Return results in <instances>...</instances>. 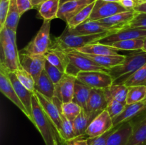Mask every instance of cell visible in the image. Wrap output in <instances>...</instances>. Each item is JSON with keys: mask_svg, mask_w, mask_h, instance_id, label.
Here are the masks:
<instances>
[{"mask_svg": "<svg viewBox=\"0 0 146 145\" xmlns=\"http://www.w3.org/2000/svg\"><path fill=\"white\" fill-rule=\"evenodd\" d=\"M146 64V52L140 50L125 55V60L121 64L108 70V72L113 80V84H125V81Z\"/></svg>", "mask_w": 146, "mask_h": 145, "instance_id": "cell-1", "label": "cell"}, {"mask_svg": "<svg viewBox=\"0 0 146 145\" xmlns=\"http://www.w3.org/2000/svg\"><path fill=\"white\" fill-rule=\"evenodd\" d=\"M112 33L114 32L101 33L92 35H77L71 33L66 26L64 32L51 43V46L50 48L61 51L75 50L93 43L98 42Z\"/></svg>", "mask_w": 146, "mask_h": 145, "instance_id": "cell-2", "label": "cell"}, {"mask_svg": "<svg viewBox=\"0 0 146 145\" xmlns=\"http://www.w3.org/2000/svg\"><path fill=\"white\" fill-rule=\"evenodd\" d=\"M54 49V48H53ZM58 52L61 56L64 67L65 73L73 75L76 78L77 75L80 72L91 71H105L108 70L100 66L97 63L87 58L81 53L78 52L75 50L71 51H61L54 49Z\"/></svg>", "mask_w": 146, "mask_h": 145, "instance_id": "cell-3", "label": "cell"}, {"mask_svg": "<svg viewBox=\"0 0 146 145\" xmlns=\"http://www.w3.org/2000/svg\"><path fill=\"white\" fill-rule=\"evenodd\" d=\"M16 33L6 26L0 30L1 64L13 72H15L21 66L19 53L17 50Z\"/></svg>", "mask_w": 146, "mask_h": 145, "instance_id": "cell-4", "label": "cell"}, {"mask_svg": "<svg viewBox=\"0 0 146 145\" xmlns=\"http://www.w3.org/2000/svg\"><path fill=\"white\" fill-rule=\"evenodd\" d=\"M31 105L33 123L42 136L46 145H54L55 139H58L62 142L55 127L40 105L35 94L31 98Z\"/></svg>", "mask_w": 146, "mask_h": 145, "instance_id": "cell-5", "label": "cell"}, {"mask_svg": "<svg viewBox=\"0 0 146 145\" xmlns=\"http://www.w3.org/2000/svg\"><path fill=\"white\" fill-rule=\"evenodd\" d=\"M51 21L44 20L36 35L24 47L21 52L32 55H44L50 48Z\"/></svg>", "mask_w": 146, "mask_h": 145, "instance_id": "cell-6", "label": "cell"}, {"mask_svg": "<svg viewBox=\"0 0 146 145\" xmlns=\"http://www.w3.org/2000/svg\"><path fill=\"white\" fill-rule=\"evenodd\" d=\"M76 79L91 88L106 89L111 86L113 82L112 77L108 71H91L80 72Z\"/></svg>", "mask_w": 146, "mask_h": 145, "instance_id": "cell-7", "label": "cell"}, {"mask_svg": "<svg viewBox=\"0 0 146 145\" xmlns=\"http://www.w3.org/2000/svg\"><path fill=\"white\" fill-rule=\"evenodd\" d=\"M126 11L130 10L125 8L120 2L96 0L92 13L87 21H98Z\"/></svg>", "mask_w": 146, "mask_h": 145, "instance_id": "cell-8", "label": "cell"}, {"mask_svg": "<svg viewBox=\"0 0 146 145\" xmlns=\"http://www.w3.org/2000/svg\"><path fill=\"white\" fill-rule=\"evenodd\" d=\"M20 64L24 69L29 72L36 83L44 70L46 59L44 55H32L27 53H19Z\"/></svg>", "mask_w": 146, "mask_h": 145, "instance_id": "cell-9", "label": "cell"}, {"mask_svg": "<svg viewBox=\"0 0 146 145\" xmlns=\"http://www.w3.org/2000/svg\"><path fill=\"white\" fill-rule=\"evenodd\" d=\"M0 67L4 68V70L5 71L6 73L8 75V78L9 79L10 82H11V85H13L16 92H17V95H18V97L19 98V99L21 100V102H22L23 105H24L26 109H27L28 113L29 114L30 120L33 122L31 98H32V96L34 95V92L30 91L29 90L27 89L25 86H24V85L20 82V81L18 80V78H17V75L14 73V72L8 70L4 65H2V64L0 65Z\"/></svg>", "mask_w": 146, "mask_h": 145, "instance_id": "cell-10", "label": "cell"}, {"mask_svg": "<svg viewBox=\"0 0 146 145\" xmlns=\"http://www.w3.org/2000/svg\"><path fill=\"white\" fill-rule=\"evenodd\" d=\"M113 127V119L106 109L100 113L90 123L86 132L87 138H94L101 136Z\"/></svg>", "mask_w": 146, "mask_h": 145, "instance_id": "cell-11", "label": "cell"}, {"mask_svg": "<svg viewBox=\"0 0 146 145\" xmlns=\"http://www.w3.org/2000/svg\"><path fill=\"white\" fill-rule=\"evenodd\" d=\"M146 38V29L137 28H125L109 34L98 42L109 45L117 41L132 39H144Z\"/></svg>", "mask_w": 146, "mask_h": 145, "instance_id": "cell-12", "label": "cell"}, {"mask_svg": "<svg viewBox=\"0 0 146 145\" xmlns=\"http://www.w3.org/2000/svg\"><path fill=\"white\" fill-rule=\"evenodd\" d=\"M107 105L108 103L104 90L92 88L85 112L94 119L103 111L106 109Z\"/></svg>", "mask_w": 146, "mask_h": 145, "instance_id": "cell-13", "label": "cell"}, {"mask_svg": "<svg viewBox=\"0 0 146 145\" xmlns=\"http://www.w3.org/2000/svg\"><path fill=\"white\" fill-rule=\"evenodd\" d=\"M0 90L4 96L11 101L30 119L29 114L28 113L27 109L17 95L5 71L1 67H0Z\"/></svg>", "mask_w": 146, "mask_h": 145, "instance_id": "cell-14", "label": "cell"}, {"mask_svg": "<svg viewBox=\"0 0 146 145\" xmlns=\"http://www.w3.org/2000/svg\"><path fill=\"white\" fill-rule=\"evenodd\" d=\"M76 80V77L65 73L61 80L55 85L54 96L63 103L72 102Z\"/></svg>", "mask_w": 146, "mask_h": 145, "instance_id": "cell-15", "label": "cell"}, {"mask_svg": "<svg viewBox=\"0 0 146 145\" xmlns=\"http://www.w3.org/2000/svg\"><path fill=\"white\" fill-rule=\"evenodd\" d=\"M34 94L36 96L40 105H41L44 110L45 111L46 115H48L49 119L52 122L53 125L55 127L58 134V136H59L61 131V127H62V119H61V113H60L58 107L54 104L53 100L47 98L46 97L43 95L38 91L35 90Z\"/></svg>", "mask_w": 146, "mask_h": 145, "instance_id": "cell-16", "label": "cell"}, {"mask_svg": "<svg viewBox=\"0 0 146 145\" xmlns=\"http://www.w3.org/2000/svg\"><path fill=\"white\" fill-rule=\"evenodd\" d=\"M131 121L133 132L126 145H144L146 142V111Z\"/></svg>", "mask_w": 146, "mask_h": 145, "instance_id": "cell-17", "label": "cell"}, {"mask_svg": "<svg viewBox=\"0 0 146 145\" xmlns=\"http://www.w3.org/2000/svg\"><path fill=\"white\" fill-rule=\"evenodd\" d=\"M136 11L133 10L123 11L113 15L107 18L98 20L101 24L106 26L107 28L113 30H119L126 28L130 22L133 20L136 14Z\"/></svg>", "mask_w": 146, "mask_h": 145, "instance_id": "cell-18", "label": "cell"}, {"mask_svg": "<svg viewBox=\"0 0 146 145\" xmlns=\"http://www.w3.org/2000/svg\"><path fill=\"white\" fill-rule=\"evenodd\" d=\"M96 1V0H74L64 3L60 5L58 18L67 23L84 7Z\"/></svg>", "mask_w": 146, "mask_h": 145, "instance_id": "cell-19", "label": "cell"}, {"mask_svg": "<svg viewBox=\"0 0 146 145\" xmlns=\"http://www.w3.org/2000/svg\"><path fill=\"white\" fill-rule=\"evenodd\" d=\"M132 132L133 123L131 119L118 125L109 136L106 145H126Z\"/></svg>", "mask_w": 146, "mask_h": 145, "instance_id": "cell-20", "label": "cell"}, {"mask_svg": "<svg viewBox=\"0 0 146 145\" xmlns=\"http://www.w3.org/2000/svg\"><path fill=\"white\" fill-rule=\"evenodd\" d=\"M146 111V102H138L125 105L124 110L118 117L113 119V127L118 126L123 122L131 120Z\"/></svg>", "mask_w": 146, "mask_h": 145, "instance_id": "cell-21", "label": "cell"}, {"mask_svg": "<svg viewBox=\"0 0 146 145\" xmlns=\"http://www.w3.org/2000/svg\"><path fill=\"white\" fill-rule=\"evenodd\" d=\"M69 30L71 33L77 35H92L101 33L118 31L107 28L98 21H86L76 28H69Z\"/></svg>", "mask_w": 146, "mask_h": 145, "instance_id": "cell-22", "label": "cell"}, {"mask_svg": "<svg viewBox=\"0 0 146 145\" xmlns=\"http://www.w3.org/2000/svg\"><path fill=\"white\" fill-rule=\"evenodd\" d=\"M75 51H78L81 53L94 55H111L120 54L119 50L113 48L108 45L102 44L99 42L93 43V44L84 45L81 48L75 49Z\"/></svg>", "mask_w": 146, "mask_h": 145, "instance_id": "cell-23", "label": "cell"}, {"mask_svg": "<svg viewBox=\"0 0 146 145\" xmlns=\"http://www.w3.org/2000/svg\"><path fill=\"white\" fill-rule=\"evenodd\" d=\"M83 54L89 59L92 60L94 62L99 65L100 66L107 70L121 64L125 58V55H122V54L111 55H89V54Z\"/></svg>", "mask_w": 146, "mask_h": 145, "instance_id": "cell-24", "label": "cell"}, {"mask_svg": "<svg viewBox=\"0 0 146 145\" xmlns=\"http://www.w3.org/2000/svg\"><path fill=\"white\" fill-rule=\"evenodd\" d=\"M60 0H47L37 8L40 17L44 20L51 21L58 18Z\"/></svg>", "mask_w": 146, "mask_h": 145, "instance_id": "cell-25", "label": "cell"}, {"mask_svg": "<svg viewBox=\"0 0 146 145\" xmlns=\"http://www.w3.org/2000/svg\"><path fill=\"white\" fill-rule=\"evenodd\" d=\"M35 90L38 91V92L51 100L54 98V92H55V84L53 82L44 70L36 83Z\"/></svg>", "mask_w": 146, "mask_h": 145, "instance_id": "cell-26", "label": "cell"}, {"mask_svg": "<svg viewBox=\"0 0 146 145\" xmlns=\"http://www.w3.org/2000/svg\"><path fill=\"white\" fill-rule=\"evenodd\" d=\"M92 88L76 79L74 86V93L72 102L78 104L84 110L86 109L87 102Z\"/></svg>", "mask_w": 146, "mask_h": 145, "instance_id": "cell-27", "label": "cell"}, {"mask_svg": "<svg viewBox=\"0 0 146 145\" xmlns=\"http://www.w3.org/2000/svg\"><path fill=\"white\" fill-rule=\"evenodd\" d=\"M104 90L106 98H112L123 105H127L126 100L128 96V87H127L125 84H112L110 87L104 89Z\"/></svg>", "mask_w": 146, "mask_h": 145, "instance_id": "cell-28", "label": "cell"}, {"mask_svg": "<svg viewBox=\"0 0 146 145\" xmlns=\"http://www.w3.org/2000/svg\"><path fill=\"white\" fill-rule=\"evenodd\" d=\"M92 120L91 117L83 109L80 115L72 122L73 129L76 137L85 136L87 128Z\"/></svg>", "mask_w": 146, "mask_h": 145, "instance_id": "cell-29", "label": "cell"}, {"mask_svg": "<svg viewBox=\"0 0 146 145\" xmlns=\"http://www.w3.org/2000/svg\"><path fill=\"white\" fill-rule=\"evenodd\" d=\"M20 17L21 16L17 7V0H11L4 26L17 32Z\"/></svg>", "mask_w": 146, "mask_h": 145, "instance_id": "cell-30", "label": "cell"}, {"mask_svg": "<svg viewBox=\"0 0 146 145\" xmlns=\"http://www.w3.org/2000/svg\"><path fill=\"white\" fill-rule=\"evenodd\" d=\"M94 5H95V1L84 7L82 10H81L78 14H76L66 23L67 26L69 28H74L80 24L86 21L92 13Z\"/></svg>", "mask_w": 146, "mask_h": 145, "instance_id": "cell-31", "label": "cell"}, {"mask_svg": "<svg viewBox=\"0 0 146 145\" xmlns=\"http://www.w3.org/2000/svg\"><path fill=\"white\" fill-rule=\"evenodd\" d=\"M144 39H132L117 41L109 44L108 45L115 48L119 51H140L143 50Z\"/></svg>", "mask_w": 146, "mask_h": 145, "instance_id": "cell-32", "label": "cell"}, {"mask_svg": "<svg viewBox=\"0 0 146 145\" xmlns=\"http://www.w3.org/2000/svg\"><path fill=\"white\" fill-rule=\"evenodd\" d=\"M127 87L146 86V64L134 72L125 82Z\"/></svg>", "mask_w": 146, "mask_h": 145, "instance_id": "cell-33", "label": "cell"}, {"mask_svg": "<svg viewBox=\"0 0 146 145\" xmlns=\"http://www.w3.org/2000/svg\"><path fill=\"white\" fill-rule=\"evenodd\" d=\"M146 95V86L128 87L127 96V105L141 102L144 100Z\"/></svg>", "mask_w": 146, "mask_h": 145, "instance_id": "cell-34", "label": "cell"}, {"mask_svg": "<svg viewBox=\"0 0 146 145\" xmlns=\"http://www.w3.org/2000/svg\"><path fill=\"white\" fill-rule=\"evenodd\" d=\"M17 78L21 84L31 92H35V81L29 72H27L22 66L14 72Z\"/></svg>", "mask_w": 146, "mask_h": 145, "instance_id": "cell-35", "label": "cell"}, {"mask_svg": "<svg viewBox=\"0 0 146 145\" xmlns=\"http://www.w3.org/2000/svg\"><path fill=\"white\" fill-rule=\"evenodd\" d=\"M83 108L74 102L62 103V112L69 121L73 122L82 111Z\"/></svg>", "mask_w": 146, "mask_h": 145, "instance_id": "cell-36", "label": "cell"}, {"mask_svg": "<svg viewBox=\"0 0 146 145\" xmlns=\"http://www.w3.org/2000/svg\"><path fill=\"white\" fill-rule=\"evenodd\" d=\"M44 55L46 61H48L53 65L56 67L61 72L65 73V67H64V62H63L61 56L58 55V52L56 50L49 48V49Z\"/></svg>", "mask_w": 146, "mask_h": 145, "instance_id": "cell-37", "label": "cell"}, {"mask_svg": "<svg viewBox=\"0 0 146 145\" xmlns=\"http://www.w3.org/2000/svg\"><path fill=\"white\" fill-rule=\"evenodd\" d=\"M106 99L107 103H108L106 110L108 111L112 119H114L115 117H118L120 114L122 113L125 107V105L115 100L113 98H109V97L106 98Z\"/></svg>", "mask_w": 146, "mask_h": 145, "instance_id": "cell-38", "label": "cell"}, {"mask_svg": "<svg viewBox=\"0 0 146 145\" xmlns=\"http://www.w3.org/2000/svg\"><path fill=\"white\" fill-rule=\"evenodd\" d=\"M44 71L48 75L51 80L53 81L54 84H56L61 80V78L64 77L65 73L61 72L59 69L53 65L52 64L50 63L48 61H46L45 66H44Z\"/></svg>", "mask_w": 146, "mask_h": 145, "instance_id": "cell-39", "label": "cell"}, {"mask_svg": "<svg viewBox=\"0 0 146 145\" xmlns=\"http://www.w3.org/2000/svg\"><path fill=\"white\" fill-rule=\"evenodd\" d=\"M118 126L113 127L109 131L104 133V134L101 135V136H96V137L94 138H87V141H88V145H106L109 136H111V134L117 129Z\"/></svg>", "mask_w": 146, "mask_h": 145, "instance_id": "cell-40", "label": "cell"}, {"mask_svg": "<svg viewBox=\"0 0 146 145\" xmlns=\"http://www.w3.org/2000/svg\"><path fill=\"white\" fill-rule=\"evenodd\" d=\"M126 28H137L146 29V13L137 12L135 17L128 24Z\"/></svg>", "mask_w": 146, "mask_h": 145, "instance_id": "cell-41", "label": "cell"}, {"mask_svg": "<svg viewBox=\"0 0 146 145\" xmlns=\"http://www.w3.org/2000/svg\"><path fill=\"white\" fill-rule=\"evenodd\" d=\"M11 0H0V30L5 25Z\"/></svg>", "mask_w": 146, "mask_h": 145, "instance_id": "cell-42", "label": "cell"}, {"mask_svg": "<svg viewBox=\"0 0 146 145\" xmlns=\"http://www.w3.org/2000/svg\"><path fill=\"white\" fill-rule=\"evenodd\" d=\"M17 4L21 16L26 11L34 9L31 0H17Z\"/></svg>", "mask_w": 146, "mask_h": 145, "instance_id": "cell-43", "label": "cell"}, {"mask_svg": "<svg viewBox=\"0 0 146 145\" xmlns=\"http://www.w3.org/2000/svg\"><path fill=\"white\" fill-rule=\"evenodd\" d=\"M66 145H88L87 137L86 136H81L76 137L66 142Z\"/></svg>", "mask_w": 146, "mask_h": 145, "instance_id": "cell-44", "label": "cell"}, {"mask_svg": "<svg viewBox=\"0 0 146 145\" xmlns=\"http://www.w3.org/2000/svg\"><path fill=\"white\" fill-rule=\"evenodd\" d=\"M120 3L128 10H133L135 6V0H121Z\"/></svg>", "mask_w": 146, "mask_h": 145, "instance_id": "cell-45", "label": "cell"}, {"mask_svg": "<svg viewBox=\"0 0 146 145\" xmlns=\"http://www.w3.org/2000/svg\"><path fill=\"white\" fill-rule=\"evenodd\" d=\"M31 3H32V5L33 7H34V8L37 9L41 4H42V3L47 1V0H31Z\"/></svg>", "mask_w": 146, "mask_h": 145, "instance_id": "cell-46", "label": "cell"}, {"mask_svg": "<svg viewBox=\"0 0 146 145\" xmlns=\"http://www.w3.org/2000/svg\"><path fill=\"white\" fill-rule=\"evenodd\" d=\"M60 142H61V141L58 140V139H55L54 142V145H62L60 144Z\"/></svg>", "mask_w": 146, "mask_h": 145, "instance_id": "cell-47", "label": "cell"}, {"mask_svg": "<svg viewBox=\"0 0 146 145\" xmlns=\"http://www.w3.org/2000/svg\"><path fill=\"white\" fill-rule=\"evenodd\" d=\"M143 51H145L146 52V38H144V44H143Z\"/></svg>", "mask_w": 146, "mask_h": 145, "instance_id": "cell-48", "label": "cell"}, {"mask_svg": "<svg viewBox=\"0 0 146 145\" xmlns=\"http://www.w3.org/2000/svg\"><path fill=\"white\" fill-rule=\"evenodd\" d=\"M106 1H113V2H120L119 0H103Z\"/></svg>", "mask_w": 146, "mask_h": 145, "instance_id": "cell-49", "label": "cell"}, {"mask_svg": "<svg viewBox=\"0 0 146 145\" xmlns=\"http://www.w3.org/2000/svg\"><path fill=\"white\" fill-rule=\"evenodd\" d=\"M143 102H146V95H145V98H144V100H143Z\"/></svg>", "mask_w": 146, "mask_h": 145, "instance_id": "cell-50", "label": "cell"}, {"mask_svg": "<svg viewBox=\"0 0 146 145\" xmlns=\"http://www.w3.org/2000/svg\"><path fill=\"white\" fill-rule=\"evenodd\" d=\"M138 1H146V0H138Z\"/></svg>", "mask_w": 146, "mask_h": 145, "instance_id": "cell-51", "label": "cell"}, {"mask_svg": "<svg viewBox=\"0 0 146 145\" xmlns=\"http://www.w3.org/2000/svg\"><path fill=\"white\" fill-rule=\"evenodd\" d=\"M144 145H146V142H145V144H144Z\"/></svg>", "mask_w": 146, "mask_h": 145, "instance_id": "cell-52", "label": "cell"}, {"mask_svg": "<svg viewBox=\"0 0 146 145\" xmlns=\"http://www.w3.org/2000/svg\"><path fill=\"white\" fill-rule=\"evenodd\" d=\"M121 1V0H119V1Z\"/></svg>", "mask_w": 146, "mask_h": 145, "instance_id": "cell-53", "label": "cell"}]
</instances>
